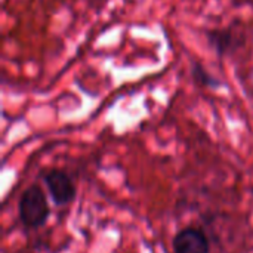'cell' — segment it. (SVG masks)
<instances>
[{"label": "cell", "mask_w": 253, "mask_h": 253, "mask_svg": "<svg viewBox=\"0 0 253 253\" xmlns=\"http://www.w3.org/2000/svg\"><path fill=\"white\" fill-rule=\"evenodd\" d=\"M206 39L211 47L221 56L233 53L240 46V37L230 28H215L209 30Z\"/></svg>", "instance_id": "obj_4"}, {"label": "cell", "mask_w": 253, "mask_h": 253, "mask_svg": "<svg viewBox=\"0 0 253 253\" xmlns=\"http://www.w3.org/2000/svg\"><path fill=\"white\" fill-rule=\"evenodd\" d=\"M43 179L56 206H67L74 200L77 190L74 182L65 172L53 169L47 172Z\"/></svg>", "instance_id": "obj_2"}, {"label": "cell", "mask_w": 253, "mask_h": 253, "mask_svg": "<svg viewBox=\"0 0 253 253\" xmlns=\"http://www.w3.org/2000/svg\"><path fill=\"white\" fill-rule=\"evenodd\" d=\"M191 77H193V82L197 84V86H202V87H218L219 86V80L209 73V70L200 64V62H193L191 65Z\"/></svg>", "instance_id": "obj_5"}, {"label": "cell", "mask_w": 253, "mask_h": 253, "mask_svg": "<svg viewBox=\"0 0 253 253\" xmlns=\"http://www.w3.org/2000/svg\"><path fill=\"white\" fill-rule=\"evenodd\" d=\"M209 249L206 234L196 227H187L173 237L175 253H209Z\"/></svg>", "instance_id": "obj_3"}, {"label": "cell", "mask_w": 253, "mask_h": 253, "mask_svg": "<svg viewBox=\"0 0 253 253\" xmlns=\"http://www.w3.org/2000/svg\"><path fill=\"white\" fill-rule=\"evenodd\" d=\"M18 213L21 222L27 228H40L46 224L50 209L44 193L39 185L28 187L18 203Z\"/></svg>", "instance_id": "obj_1"}]
</instances>
